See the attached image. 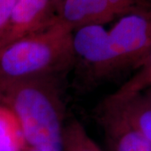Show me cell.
Here are the masks:
<instances>
[{
    "label": "cell",
    "instance_id": "6da1fadb",
    "mask_svg": "<svg viewBox=\"0 0 151 151\" xmlns=\"http://www.w3.org/2000/svg\"><path fill=\"white\" fill-rule=\"evenodd\" d=\"M55 77L0 84V102L15 116L27 147L62 151L64 108Z\"/></svg>",
    "mask_w": 151,
    "mask_h": 151
},
{
    "label": "cell",
    "instance_id": "7a4b0ae2",
    "mask_svg": "<svg viewBox=\"0 0 151 151\" xmlns=\"http://www.w3.org/2000/svg\"><path fill=\"white\" fill-rule=\"evenodd\" d=\"M72 31L58 22L0 49V84L55 76L74 64Z\"/></svg>",
    "mask_w": 151,
    "mask_h": 151
},
{
    "label": "cell",
    "instance_id": "3957f363",
    "mask_svg": "<svg viewBox=\"0 0 151 151\" xmlns=\"http://www.w3.org/2000/svg\"><path fill=\"white\" fill-rule=\"evenodd\" d=\"M115 71L138 68L151 51V1L119 17L108 30Z\"/></svg>",
    "mask_w": 151,
    "mask_h": 151
},
{
    "label": "cell",
    "instance_id": "277c9868",
    "mask_svg": "<svg viewBox=\"0 0 151 151\" xmlns=\"http://www.w3.org/2000/svg\"><path fill=\"white\" fill-rule=\"evenodd\" d=\"M74 66L81 76L95 83L115 73L108 30L103 25H86L72 31Z\"/></svg>",
    "mask_w": 151,
    "mask_h": 151
},
{
    "label": "cell",
    "instance_id": "5b68a950",
    "mask_svg": "<svg viewBox=\"0 0 151 151\" xmlns=\"http://www.w3.org/2000/svg\"><path fill=\"white\" fill-rule=\"evenodd\" d=\"M150 0H62L56 21L74 31L86 25H104Z\"/></svg>",
    "mask_w": 151,
    "mask_h": 151
},
{
    "label": "cell",
    "instance_id": "8992f818",
    "mask_svg": "<svg viewBox=\"0 0 151 151\" xmlns=\"http://www.w3.org/2000/svg\"><path fill=\"white\" fill-rule=\"evenodd\" d=\"M56 11L52 0H16L0 49L53 24Z\"/></svg>",
    "mask_w": 151,
    "mask_h": 151
},
{
    "label": "cell",
    "instance_id": "52a82bcc",
    "mask_svg": "<svg viewBox=\"0 0 151 151\" xmlns=\"http://www.w3.org/2000/svg\"><path fill=\"white\" fill-rule=\"evenodd\" d=\"M110 151H151V144L119 107L103 101L98 113Z\"/></svg>",
    "mask_w": 151,
    "mask_h": 151
},
{
    "label": "cell",
    "instance_id": "ba28073f",
    "mask_svg": "<svg viewBox=\"0 0 151 151\" xmlns=\"http://www.w3.org/2000/svg\"><path fill=\"white\" fill-rule=\"evenodd\" d=\"M104 101L119 107L131 124L151 144V91L150 89L117 103Z\"/></svg>",
    "mask_w": 151,
    "mask_h": 151
},
{
    "label": "cell",
    "instance_id": "9c48e42d",
    "mask_svg": "<svg viewBox=\"0 0 151 151\" xmlns=\"http://www.w3.org/2000/svg\"><path fill=\"white\" fill-rule=\"evenodd\" d=\"M26 144L15 116L0 105V151H24Z\"/></svg>",
    "mask_w": 151,
    "mask_h": 151
},
{
    "label": "cell",
    "instance_id": "30bf717a",
    "mask_svg": "<svg viewBox=\"0 0 151 151\" xmlns=\"http://www.w3.org/2000/svg\"><path fill=\"white\" fill-rule=\"evenodd\" d=\"M138 70L128 81L106 100L113 103L123 101L128 97L151 88V51L137 68Z\"/></svg>",
    "mask_w": 151,
    "mask_h": 151
},
{
    "label": "cell",
    "instance_id": "8fae6325",
    "mask_svg": "<svg viewBox=\"0 0 151 151\" xmlns=\"http://www.w3.org/2000/svg\"><path fill=\"white\" fill-rule=\"evenodd\" d=\"M62 151H102L76 119L65 124Z\"/></svg>",
    "mask_w": 151,
    "mask_h": 151
},
{
    "label": "cell",
    "instance_id": "7c38bea8",
    "mask_svg": "<svg viewBox=\"0 0 151 151\" xmlns=\"http://www.w3.org/2000/svg\"><path fill=\"white\" fill-rule=\"evenodd\" d=\"M16 0H0V41L9 24Z\"/></svg>",
    "mask_w": 151,
    "mask_h": 151
},
{
    "label": "cell",
    "instance_id": "4fadbf2b",
    "mask_svg": "<svg viewBox=\"0 0 151 151\" xmlns=\"http://www.w3.org/2000/svg\"><path fill=\"white\" fill-rule=\"evenodd\" d=\"M53 1V4H54L55 7V11H56V9H57V7L61 3V1L62 0H52Z\"/></svg>",
    "mask_w": 151,
    "mask_h": 151
},
{
    "label": "cell",
    "instance_id": "5bb4252c",
    "mask_svg": "<svg viewBox=\"0 0 151 151\" xmlns=\"http://www.w3.org/2000/svg\"><path fill=\"white\" fill-rule=\"evenodd\" d=\"M24 151H41V150H35V149H32V148H29V147H26Z\"/></svg>",
    "mask_w": 151,
    "mask_h": 151
},
{
    "label": "cell",
    "instance_id": "9a60e30c",
    "mask_svg": "<svg viewBox=\"0 0 151 151\" xmlns=\"http://www.w3.org/2000/svg\"><path fill=\"white\" fill-rule=\"evenodd\" d=\"M150 91H151V88H150Z\"/></svg>",
    "mask_w": 151,
    "mask_h": 151
},
{
    "label": "cell",
    "instance_id": "2e32d148",
    "mask_svg": "<svg viewBox=\"0 0 151 151\" xmlns=\"http://www.w3.org/2000/svg\"><path fill=\"white\" fill-rule=\"evenodd\" d=\"M150 1H151V0H150Z\"/></svg>",
    "mask_w": 151,
    "mask_h": 151
}]
</instances>
